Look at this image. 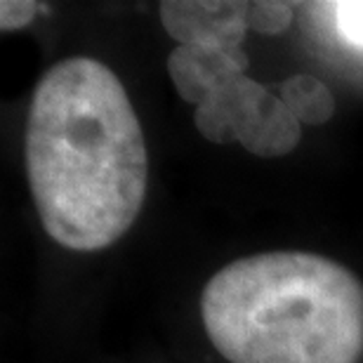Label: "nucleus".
<instances>
[{
    "instance_id": "1",
    "label": "nucleus",
    "mask_w": 363,
    "mask_h": 363,
    "mask_svg": "<svg viewBox=\"0 0 363 363\" xmlns=\"http://www.w3.org/2000/svg\"><path fill=\"white\" fill-rule=\"evenodd\" d=\"M26 177L48 236L92 252L128 234L147 196V144L118 76L88 57L35 85L24 135Z\"/></svg>"
},
{
    "instance_id": "2",
    "label": "nucleus",
    "mask_w": 363,
    "mask_h": 363,
    "mask_svg": "<svg viewBox=\"0 0 363 363\" xmlns=\"http://www.w3.org/2000/svg\"><path fill=\"white\" fill-rule=\"evenodd\" d=\"M210 342L231 363H359L363 283L314 252L227 264L201 293Z\"/></svg>"
},
{
    "instance_id": "3",
    "label": "nucleus",
    "mask_w": 363,
    "mask_h": 363,
    "mask_svg": "<svg viewBox=\"0 0 363 363\" xmlns=\"http://www.w3.org/2000/svg\"><path fill=\"white\" fill-rule=\"evenodd\" d=\"M161 24L177 45L241 48L248 33V3L234 0H165Z\"/></svg>"
},
{
    "instance_id": "4",
    "label": "nucleus",
    "mask_w": 363,
    "mask_h": 363,
    "mask_svg": "<svg viewBox=\"0 0 363 363\" xmlns=\"http://www.w3.org/2000/svg\"><path fill=\"white\" fill-rule=\"evenodd\" d=\"M248 69V57L241 48L177 45L168 57V74L177 94L199 106L210 92L241 76Z\"/></svg>"
},
{
    "instance_id": "5",
    "label": "nucleus",
    "mask_w": 363,
    "mask_h": 363,
    "mask_svg": "<svg viewBox=\"0 0 363 363\" xmlns=\"http://www.w3.org/2000/svg\"><path fill=\"white\" fill-rule=\"evenodd\" d=\"M302 137V123L269 90L245 108L236 125V142L257 158H281L290 154Z\"/></svg>"
},
{
    "instance_id": "6",
    "label": "nucleus",
    "mask_w": 363,
    "mask_h": 363,
    "mask_svg": "<svg viewBox=\"0 0 363 363\" xmlns=\"http://www.w3.org/2000/svg\"><path fill=\"white\" fill-rule=\"evenodd\" d=\"M264 85L245 74L229 78L196 106V130L215 144L236 142V125L252 101L262 94Z\"/></svg>"
},
{
    "instance_id": "7",
    "label": "nucleus",
    "mask_w": 363,
    "mask_h": 363,
    "mask_svg": "<svg viewBox=\"0 0 363 363\" xmlns=\"http://www.w3.org/2000/svg\"><path fill=\"white\" fill-rule=\"evenodd\" d=\"M279 97L293 111L295 118L307 125H323L335 113V97L328 90V85L309 74L288 78L281 85Z\"/></svg>"
},
{
    "instance_id": "8",
    "label": "nucleus",
    "mask_w": 363,
    "mask_h": 363,
    "mask_svg": "<svg viewBox=\"0 0 363 363\" xmlns=\"http://www.w3.org/2000/svg\"><path fill=\"white\" fill-rule=\"evenodd\" d=\"M293 3H281V0L248 3V28H255L262 35H279L293 24Z\"/></svg>"
},
{
    "instance_id": "9",
    "label": "nucleus",
    "mask_w": 363,
    "mask_h": 363,
    "mask_svg": "<svg viewBox=\"0 0 363 363\" xmlns=\"http://www.w3.org/2000/svg\"><path fill=\"white\" fill-rule=\"evenodd\" d=\"M337 35L354 50H363V0H342L330 5Z\"/></svg>"
},
{
    "instance_id": "10",
    "label": "nucleus",
    "mask_w": 363,
    "mask_h": 363,
    "mask_svg": "<svg viewBox=\"0 0 363 363\" xmlns=\"http://www.w3.org/2000/svg\"><path fill=\"white\" fill-rule=\"evenodd\" d=\"M40 3L33 0H3L0 3V28L3 31H17L33 21L35 14L40 12Z\"/></svg>"
}]
</instances>
